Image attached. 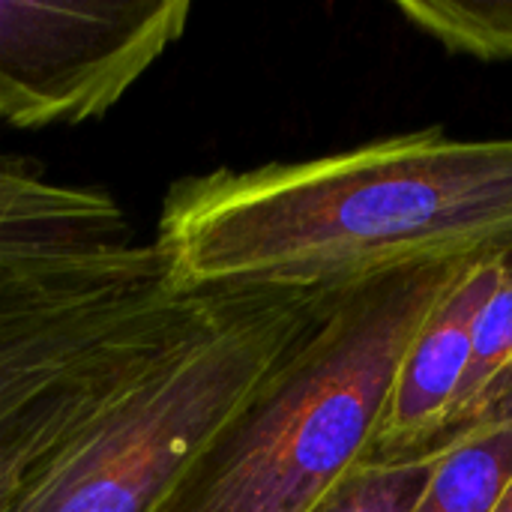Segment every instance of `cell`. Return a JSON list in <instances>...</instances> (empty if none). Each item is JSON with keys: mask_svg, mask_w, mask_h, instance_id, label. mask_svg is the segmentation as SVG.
<instances>
[{"mask_svg": "<svg viewBox=\"0 0 512 512\" xmlns=\"http://www.w3.org/2000/svg\"><path fill=\"white\" fill-rule=\"evenodd\" d=\"M336 294L255 288L195 348L132 390L21 512H150Z\"/></svg>", "mask_w": 512, "mask_h": 512, "instance_id": "4", "label": "cell"}, {"mask_svg": "<svg viewBox=\"0 0 512 512\" xmlns=\"http://www.w3.org/2000/svg\"><path fill=\"white\" fill-rule=\"evenodd\" d=\"M507 261L510 258H492L465 267L423 318L402 354L372 459L417 456L435 426L450 414L474 354L477 321L498 288Z\"/></svg>", "mask_w": 512, "mask_h": 512, "instance_id": "6", "label": "cell"}, {"mask_svg": "<svg viewBox=\"0 0 512 512\" xmlns=\"http://www.w3.org/2000/svg\"><path fill=\"white\" fill-rule=\"evenodd\" d=\"M132 243V225L108 192L60 183L24 159L0 156V261H78Z\"/></svg>", "mask_w": 512, "mask_h": 512, "instance_id": "7", "label": "cell"}, {"mask_svg": "<svg viewBox=\"0 0 512 512\" xmlns=\"http://www.w3.org/2000/svg\"><path fill=\"white\" fill-rule=\"evenodd\" d=\"M249 291L180 288L153 243L0 261V512L24 510L132 390L225 324Z\"/></svg>", "mask_w": 512, "mask_h": 512, "instance_id": "2", "label": "cell"}, {"mask_svg": "<svg viewBox=\"0 0 512 512\" xmlns=\"http://www.w3.org/2000/svg\"><path fill=\"white\" fill-rule=\"evenodd\" d=\"M512 360V258L504 267V276L498 282V288L492 291L480 321H477V336H474V354L459 390V399L450 411L462 408L465 402H471L483 384L498 375ZM438 429V426H435Z\"/></svg>", "mask_w": 512, "mask_h": 512, "instance_id": "11", "label": "cell"}, {"mask_svg": "<svg viewBox=\"0 0 512 512\" xmlns=\"http://www.w3.org/2000/svg\"><path fill=\"white\" fill-rule=\"evenodd\" d=\"M512 423V360L492 375L483 390L465 402L462 408L450 411L438 429L426 438V444L417 450V456H438L444 450H450L453 444L465 441L468 435L486 432V429H498V426H510Z\"/></svg>", "mask_w": 512, "mask_h": 512, "instance_id": "12", "label": "cell"}, {"mask_svg": "<svg viewBox=\"0 0 512 512\" xmlns=\"http://www.w3.org/2000/svg\"><path fill=\"white\" fill-rule=\"evenodd\" d=\"M495 512H512V480H510V486H507V492H504V498H501V504H498V510Z\"/></svg>", "mask_w": 512, "mask_h": 512, "instance_id": "13", "label": "cell"}, {"mask_svg": "<svg viewBox=\"0 0 512 512\" xmlns=\"http://www.w3.org/2000/svg\"><path fill=\"white\" fill-rule=\"evenodd\" d=\"M438 456L363 459L306 512H411L426 492Z\"/></svg>", "mask_w": 512, "mask_h": 512, "instance_id": "10", "label": "cell"}, {"mask_svg": "<svg viewBox=\"0 0 512 512\" xmlns=\"http://www.w3.org/2000/svg\"><path fill=\"white\" fill-rule=\"evenodd\" d=\"M512 480V423L468 435L438 453L426 492L411 512H495Z\"/></svg>", "mask_w": 512, "mask_h": 512, "instance_id": "8", "label": "cell"}, {"mask_svg": "<svg viewBox=\"0 0 512 512\" xmlns=\"http://www.w3.org/2000/svg\"><path fill=\"white\" fill-rule=\"evenodd\" d=\"M399 12L453 54L512 60V0H402Z\"/></svg>", "mask_w": 512, "mask_h": 512, "instance_id": "9", "label": "cell"}, {"mask_svg": "<svg viewBox=\"0 0 512 512\" xmlns=\"http://www.w3.org/2000/svg\"><path fill=\"white\" fill-rule=\"evenodd\" d=\"M153 246L174 285L213 291L336 294L411 267L512 258V135L435 126L189 174L165 192Z\"/></svg>", "mask_w": 512, "mask_h": 512, "instance_id": "1", "label": "cell"}, {"mask_svg": "<svg viewBox=\"0 0 512 512\" xmlns=\"http://www.w3.org/2000/svg\"><path fill=\"white\" fill-rule=\"evenodd\" d=\"M471 264L345 288L150 512H306L369 459L402 354Z\"/></svg>", "mask_w": 512, "mask_h": 512, "instance_id": "3", "label": "cell"}, {"mask_svg": "<svg viewBox=\"0 0 512 512\" xmlns=\"http://www.w3.org/2000/svg\"><path fill=\"white\" fill-rule=\"evenodd\" d=\"M189 0H0V123L108 114L186 33Z\"/></svg>", "mask_w": 512, "mask_h": 512, "instance_id": "5", "label": "cell"}]
</instances>
